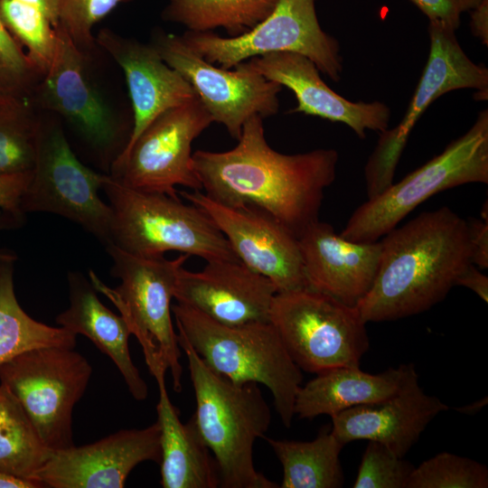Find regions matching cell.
<instances>
[{
  "mask_svg": "<svg viewBox=\"0 0 488 488\" xmlns=\"http://www.w3.org/2000/svg\"><path fill=\"white\" fill-rule=\"evenodd\" d=\"M338 160L337 151L331 148L294 155L274 150L265 137L263 118L255 115L244 123L235 147L225 152L197 150L192 167L211 200L260 209L298 238L318 221Z\"/></svg>",
  "mask_w": 488,
  "mask_h": 488,
  "instance_id": "obj_1",
  "label": "cell"
},
{
  "mask_svg": "<svg viewBox=\"0 0 488 488\" xmlns=\"http://www.w3.org/2000/svg\"><path fill=\"white\" fill-rule=\"evenodd\" d=\"M383 237L374 282L357 305L366 323L429 310L472 264L466 220L449 207L422 212Z\"/></svg>",
  "mask_w": 488,
  "mask_h": 488,
  "instance_id": "obj_2",
  "label": "cell"
},
{
  "mask_svg": "<svg viewBox=\"0 0 488 488\" xmlns=\"http://www.w3.org/2000/svg\"><path fill=\"white\" fill-rule=\"evenodd\" d=\"M177 335L195 395L192 418L217 463L220 487H279L254 465V444L265 436L271 422V411L258 384H238L217 374L182 334Z\"/></svg>",
  "mask_w": 488,
  "mask_h": 488,
  "instance_id": "obj_3",
  "label": "cell"
},
{
  "mask_svg": "<svg viewBox=\"0 0 488 488\" xmlns=\"http://www.w3.org/2000/svg\"><path fill=\"white\" fill-rule=\"evenodd\" d=\"M172 314L177 333L211 371L234 383L266 386L283 425L291 427L303 375L269 321L228 325L178 303Z\"/></svg>",
  "mask_w": 488,
  "mask_h": 488,
  "instance_id": "obj_4",
  "label": "cell"
},
{
  "mask_svg": "<svg viewBox=\"0 0 488 488\" xmlns=\"http://www.w3.org/2000/svg\"><path fill=\"white\" fill-rule=\"evenodd\" d=\"M111 275L120 279L112 289L89 271L96 291L104 294L118 309L131 334L139 342L145 363L156 382L170 371L175 392L182 390L183 366L178 335L172 321V299L180 268L189 255L175 259L142 257L110 243Z\"/></svg>",
  "mask_w": 488,
  "mask_h": 488,
  "instance_id": "obj_5",
  "label": "cell"
},
{
  "mask_svg": "<svg viewBox=\"0 0 488 488\" xmlns=\"http://www.w3.org/2000/svg\"><path fill=\"white\" fill-rule=\"evenodd\" d=\"M101 190L112 210L111 243L142 257L168 251L208 261L239 260L209 215L179 197L127 187L107 174Z\"/></svg>",
  "mask_w": 488,
  "mask_h": 488,
  "instance_id": "obj_6",
  "label": "cell"
},
{
  "mask_svg": "<svg viewBox=\"0 0 488 488\" xmlns=\"http://www.w3.org/2000/svg\"><path fill=\"white\" fill-rule=\"evenodd\" d=\"M472 183H488L487 109L441 154L360 205L341 236L357 242L378 241L429 197Z\"/></svg>",
  "mask_w": 488,
  "mask_h": 488,
  "instance_id": "obj_7",
  "label": "cell"
},
{
  "mask_svg": "<svg viewBox=\"0 0 488 488\" xmlns=\"http://www.w3.org/2000/svg\"><path fill=\"white\" fill-rule=\"evenodd\" d=\"M268 319L295 363L306 372L360 367L370 348L367 323L357 307L308 287L277 293Z\"/></svg>",
  "mask_w": 488,
  "mask_h": 488,
  "instance_id": "obj_8",
  "label": "cell"
},
{
  "mask_svg": "<svg viewBox=\"0 0 488 488\" xmlns=\"http://www.w3.org/2000/svg\"><path fill=\"white\" fill-rule=\"evenodd\" d=\"M91 374L83 355L58 346L29 350L0 365V383L18 399L52 451L74 446L72 411Z\"/></svg>",
  "mask_w": 488,
  "mask_h": 488,
  "instance_id": "obj_9",
  "label": "cell"
},
{
  "mask_svg": "<svg viewBox=\"0 0 488 488\" xmlns=\"http://www.w3.org/2000/svg\"><path fill=\"white\" fill-rule=\"evenodd\" d=\"M316 1L279 0L265 20L239 36L186 30L181 37L205 61L223 69H232L252 57L290 52L305 56L319 71L337 82L343 68L340 44L321 28Z\"/></svg>",
  "mask_w": 488,
  "mask_h": 488,
  "instance_id": "obj_10",
  "label": "cell"
},
{
  "mask_svg": "<svg viewBox=\"0 0 488 488\" xmlns=\"http://www.w3.org/2000/svg\"><path fill=\"white\" fill-rule=\"evenodd\" d=\"M106 176L78 159L61 127L40 122L35 163L22 198V211L62 216L107 246L111 243L112 210L99 194Z\"/></svg>",
  "mask_w": 488,
  "mask_h": 488,
  "instance_id": "obj_11",
  "label": "cell"
},
{
  "mask_svg": "<svg viewBox=\"0 0 488 488\" xmlns=\"http://www.w3.org/2000/svg\"><path fill=\"white\" fill-rule=\"evenodd\" d=\"M430 51L418 84L401 121L380 132L365 165L368 199L393 183L394 174L410 132L424 111L443 94L459 89L488 92V70L473 62L461 48L455 30L429 21Z\"/></svg>",
  "mask_w": 488,
  "mask_h": 488,
  "instance_id": "obj_12",
  "label": "cell"
},
{
  "mask_svg": "<svg viewBox=\"0 0 488 488\" xmlns=\"http://www.w3.org/2000/svg\"><path fill=\"white\" fill-rule=\"evenodd\" d=\"M212 122L198 97L164 111L115 158L109 175L132 189L171 197H178L176 185L201 191L192 167V144Z\"/></svg>",
  "mask_w": 488,
  "mask_h": 488,
  "instance_id": "obj_13",
  "label": "cell"
},
{
  "mask_svg": "<svg viewBox=\"0 0 488 488\" xmlns=\"http://www.w3.org/2000/svg\"><path fill=\"white\" fill-rule=\"evenodd\" d=\"M149 43L191 85L212 121L223 125L231 137L239 138L251 117L264 118L278 112L280 84L240 63L233 70L216 67L189 48L181 35L155 30Z\"/></svg>",
  "mask_w": 488,
  "mask_h": 488,
  "instance_id": "obj_14",
  "label": "cell"
},
{
  "mask_svg": "<svg viewBox=\"0 0 488 488\" xmlns=\"http://www.w3.org/2000/svg\"><path fill=\"white\" fill-rule=\"evenodd\" d=\"M180 195L203 210L236 257L268 278L277 293L307 287L298 238L276 218L253 206L215 202L197 190Z\"/></svg>",
  "mask_w": 488,
  "mask_h": 488,
  "instance_id": "obj_15",
  "label": "cell"
},
{
  "mask_svg": "<svg viewBox=\"0 0 488 488\" xmlns=\"http://www.w3.org/2000/svg\"><path fill=\"white\" fill-rule=\"evenodd\" d=\"M146 461L161 462L157 421L86 446L52 451L34 481L50 488H122L130 472Z\"/></svg>",
  "mask_w": 488,
  "mask_h": 488,
  "instance_id": "obj_16",
  "label": "cell"
},
{
  "mask_svg": "<svg viewBox=\"0 0 488 488\" xmlns=\"http://www.w3.org/2000/svg\"><path fill=\"white\" fill-rule=\"evenodd\" d=\"M277 289L240 260L208 261L202 270L182 267L174 288L178 304L192 307L228 325L269 321Z\"/></svg>",
  "mask_w": 488,
  "mask_h": 488,
  "instance_id": "obj_17",
  "label": "cell"
},
{
  "mask_svg": "<svg viewBox=\"0 0 488 488\" xmlns=\"http://www.w3.org/2000/svg\"><path fill=\"white\" fill-rule=\"evenodd\" d=\"M55 29L53 60L34 88L39 104L62 116L90 145L107 153L117 145V127L89 80L83 51L61 26Z\"/></svg>",
  "mask_w": 488,
  "mask_h": 488,
  "instance_id": "obj_18",
  "label": "cell"
},
{
  "mask_svg": "<svg viewBox=\"0 0 488 488\" xmlns=\"http://www.w3.org/2000/svg\"><path fill=\"white\" fill-rule=\"evenodd\" d=\"M240 64L292 90L297 100L292 113L343 123L361 139L365 138L367 129L382 132L389 128L391 112L386 104L346 99L325 84L315 64L302 54L270 52Z\"/></svg>",
  "mask_w": 488,
  "mask_h": 488,
  "instance_id": "obj_19",
  "label": "cell"
},
{
  "mask_svg": "<svg viewBox=\"0 0 488 488\" xmlns=\"http://www.w3.org/2000/svg\"><path fill=\"white\" fill-rule=\"evenodd\" d=\"M308 288L357 307L374 282L380 242H357L316 221L298 237Z\"/></svg>",
  "mask_w": 488,
  "mask_h": 488,
  "instance_id": "obj_20",
  "label": "cell"
},
{
  "mask_svg": "<svg viewBox=\"0 0 488 488\" xmlns=\"http://www.w3.org/2000/svg\"><path fill=\"white\" fill-rule=\"evenodd\" d=\"M96 41L122 68L131 99L133 126L120 155L161 113L198 96L150 43L124 37L108 28L99 31Z\"/></svg>",
  "mask_w": 488,
  "mask_h": 488,
  "instance_id": "obj_21",
  "label": "cell"
},
{
  "mask_svg": "<svg viewBox=\"0 0 488 488\" xmlns=\"http://www.w3.org/2000/svg\"><path fill=\"white\" fill-rule=\"evenodd\" d=\"M448 409L437 397L424 392L418 375L387 399L332 416L331 430L344 445L356 440L377 441L404 457L427 425Z\"/></svg>",
  "mask_w": 488,
  "mask_h": 488,
  "instance_id": "obj_22",
  "label": "cell"
},
{
  "mask_svg": "<svg viewBox=\"0 0 488 488\" xmlns=\"http://www.w3.org/2000/svg\"><path fill=\"white\" fill-rule=\"evenodd\" d=\"M68 284L70 305L57 315L56 323L89 338L115 363L132 397L139 401L145 399L148 387L131 359V333L124 318L101 303L91 282L80 273L69 272Z\"/></svg>",
  "mask_w": 488,
  "mask_h": 488,
  "instance_id": "obj_23",
  "label": "cell"
},
{
  "mask_svg": "<svg viewBox=\"0 0 488 488\" xmlns=\"http://www.w3.org/2000/svg\"><path fill=\"white\" fill-rule=\"evenodd\" d=\"M418 376L414 363L371 374L360 367H339L316 374L297 391L294 412L299 418L330 417L351 408L379 402L399 392Z\"/></svg>",
  "mask_w": 488,
  "mask_h": 488,
  "instance_id": "obj_24",
  "label": "cell"
},
{
  "mask_svg": "<svg viewBox=\"0 0 488 488\" xmlns=\"http://www.w3.org/2000/svg\"><path fill=\"white\" fill-rule=\"evenodd\" d=\"M160 427V483L164 488L220 487L217 463L191 418L183 424L171 402L165 380L157 381Z\"/></svg>",
  "mask_w": 488,
  "mask_h": 488,
  "instance_id": "obj_25",
  "label": "cell"
},
{
  "mask_svg": "<svg viewBox=\"0 0 488 488\" xmlns=\"http://www.w3.org/2000/svg\"><path fill=\"white\" fill-rule=\"evenodd\" d=\"M15 260L12 252L0 250V365L36 348L74 349L76 334L36 321L21 307L14 286Z\"/></svg>",
  "mask_w": 488,
  "mask_h": 488,
  "instance_id": "obj_26",
  "label": "cell"
},
{
  "mask_svg": "<svg viewBox=\"0 0 488 488\" xmlns=\"http://www.w3.org/2000/svg\"><path fill=\"white\" fill-rule=\"evenodd\" d=\"M283 467L281 488H340L344 475L340 454L345 446L331 429L324 428L312 441L264 436Z\"/></svg>",
  "mask_w": 488,
  "mask_h": 488,
  "instance_id": "obj_27",
  "label": "cell"
},
{
  "mask_svg": "<svg viewBox=\"0 0 488 488\" xmlns=\"http://www.w3.org/2000/svg\"><path fill=\"white\" fill-rule=\"evenodd\" d=\"M161 17L195 32L223 28L230 37L244 34L265 20L279 0H167Z\"/></svg>",
  "mask_w": 488,
  "mask_h": 488,
  "instance_id": "obj_28",
  "label": "cell"
},
{
  "mask_svg": "<svg viewBox=\"0 0 488 488\" xmlns=\"http://www.w3.org/2000/svg\"><path fill=\"white\" fill-rule=\"evenodd\" d=\"M52 453L18 399L0 383V468L34 481Z\"/></svg>",
  "mask_w": 488,
  "mask_h": 488,
  "instance_id": "obj_29",
  "label": "cell"
},
{
  "mask_svg": "<svg viewBox=\"0 0 488 488\" xmlns=\"http://www.w3.org/2000/svg\"><path fill=\"white\" fill-rule=\"evenodd\" d=\"M39 126L24 99H0V174L33 170Z\"/></svg>",
  "mask_w": 488,
  "mask_h": 488,
  "instance_id": "obj_30",
  "label": "cell"
},
{
  "mask_svg": "<svg viewBox=\"0 0 488 488\" xmlns=\"http://www.w3.org/2000/svg\"><path fill=\"white\" fill-rule=\"evenodd\" d=\"M0 20L16 42L27 49L26 55L43 76L57 44V32L51 21L39 9L16 0H0Z\"/></svg>",
  "mask_w": 488,
  "mask_h": 488,
  "instance_id": "obj_31",
  "label": "cell"
},
{
  "mask_svg": "<svg viewBox=\"0 0 488 488\" xmlns=\"http://www.w3.org/2000/svg\"><path fill=\"white\" fill-rule=\"evenodd\" d=\"M488 468L469 457L442 452L410 474L406 488H486Z\"/></svg>",
  "mask_w": 488,
  "mask_h": 488,
  "instance_id": "obj_32",
  "label": "cell"
},
{
  "mask_svg": "<svg viewBox=\"0 0 488 488\" xmlns=\"http://www.w3.org/2000/svg\"><path fill=\"white\" fill-rule=\"evenodd\" d=\"M414 468L383 444L368 441L352 487L406 488Z\"/></svg>",
  "mask_w": 488,
  "mask_h": 488,
  "instance_id": "obj_33",
  "label": "cell"
},
{
  "mask_svg": "<svg viewBox=\"0 0 488 488\" xmlns=\"http://www.w3.org/2000/svg\"><path fill=\"white\" fill-rule=\"evenodd\" d=\"M39 77L42 78L0 20V99H24Z\"/></svg>",
  "mask_w": 488,
  "mask_h": 488,
  "instance_id": "obj_34",
  "label": "cell"
},
{
  "mask_svg": "<svg viewBox=\"0 0 488 488\" xmlns=\"http://www.w3.org/2000/svg\"><path fill=\"white\" fill-rule=\"evenodd\" d=\"M130 0H57L59 23L81 50L93 47L94 25L117 5Z\"/></svg>",
  "mask_w": 488,
  "mask_h": 488,
  "instance_id": "obj_35",
  "label": "cell"
},
{
  "mask_svg": "<svg viewBox=\"0 0 488 488\" xmlns=\"http://www.w3.org/2000/svg\"><path fill=\"white\" fill-rule=\"evenodd\" d=\"M429 21L438 22L456 30L461 15L470 12L482 0H410Z\"/></svg>",
  "mask_w": 488,
  "mask_h": 488,
  "instance_id": "obj_36",
  "label": "cell"
},
{
  "mask_svg": "<svg viewBox=\"0 0 488 488\" xmlns=\"http://www.w3.org/2000/svg\"><path fill=\"white\" fill-rule=\"evenodd\" d=\"M32 179V171L0 174V210L24 216L21 202Z\"/></svg>",
  "mask_w": 488,
  "mask_h": 488,
  "instance_id": "obj_37",
  "label": "cell"
},
{
  "mask_svg": "<svg viewBox=\"0 0 488 488\" xmlns=\"http://www.w3.org/2000/svg\"><path fill=\"white\" fill-rule=\"evenodd\" d=\"M471 246V261L475 267H488V221L469 218L466 220Z\"/></svg>",
  "mask_w": 488,
  "mask_h": 488,
  "instance_id": "obj_38",
  "label": "cell"
},
{
  "mask_svg": "<svg viewBox=\"0 0 488 488\" xmlns=\"http://www.w3.org/2000/svg\"><path fill=\"white\" fill-rule=\"evenodd\" d=\"M455 286H463L474 292L483 302H488V277L473 264L458 277Z\"/></svg>",
  "mask_w": 488,
  "mask_h": 488,
  "instance_id": "obj_39",
  "label": "cell"
},
{
  "mask_svg": "<svg viewBox=\"0 0 488 488\" xmlns=\"http://www.w3.org/2000/svg\"><path fill=\"white\" fill-rule=\"evenodd\" d=\"M471 12L470 27L483 44H488V0H482Z\"/></svg>",
  "mask_w": 488,
  "mask_h": 488,
  "instance_id": "obj_40",
  "label": "cell"
},
{
  "mask_svg": "<svg viewBox=\"0 0 488 488\" xmlns=\"http://www.w3.org/2000/svg\"><path fill=\"white\" fill-rule=\"evenodd\" d=\"M18 2L32 5L43 13L56 27L59 23V13L57 0H16Z\"/></svg>",
  "mask_w": 488,
  "mask_h": 488,
  "instance_id": "obj_41",
  "label": "cell"
},
{
  "mask_svg": "<svg viewBox=\"0 0 488 488\" xmlns=\"http://www.w3.org/2000/svg\"><path fill=\"white\" fill-rule=\"evenodd\" d=\"M0 488H42V486L34 481L17 477L0 468Z\"/></svg>",
  "mask_w": 488,
  "mask_h": 488,
  "instance_id": "obj_42",
  "label": "cell"
},
{
  "mask_svg": "<svg viewBox=\"0 0 488 488\" xmlns=\"http://www.w3.org/2000/svg\"><path fill=\"white\" fill-rule=\"evenodd\" d=\"M23 222L24 217L0 210V231L19 228Z\"/></svg>",
  "mask_w": 488,
  "mask_h": 488,
  "instance_id": "obj_43",
  "label": "cell"
},
{
  "mask_svg": "<svg viewBox=\"0 0 488 488\" xmlns=\"http://www.w3.org/2000/svg\"><path fill=\"white\" fill-rule=\"evenodd\" d=\"M487 402L488 399L484 397L474 403L455 408V409L463 414L473 415L482 410L487 405Z\"/></svg>",
  "mask_w": 488,
  "mask_h": 488,
  "instance_id": "obj_44",
  "label": "cell"
}]
</instances>
